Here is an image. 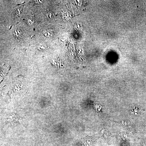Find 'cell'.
Returning <instances> with one entry per match:
<instances>
[{
  "mask_svg": "<svg viewBox=\"0 0 146 146\" xmlns=\"http://www.w3.org/2000/svg\"><path fill=\"white\" fill-rule=\"evenodd\" d=\"M21 31L19 29L16 30H15L14 33V36L18 39L22 38L23 37V34Z\"/></svg>",
  "mask_w": 146,
  "mask_h": 146,
  "instance_id": "6da1fadb",
  "label": "cell"
}]
</instances>
